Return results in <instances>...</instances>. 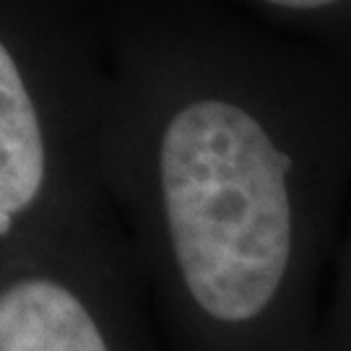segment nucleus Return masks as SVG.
Wrapping results in <instances>:
<instances>
[{
    "mask_svg": "<svg viewBox=\"0 0 351 351\" xmlns=\"http://www.w3.org/2000/svg\"><path fill=\"white\" fill-rule=\"evenodd\" d=\"M0 351H110V346L71 289L50 278H21L0 297Z\"/></svg>",
    "mask_w": 351,
    "mask_h": 351,
    "instance_id": "nucleus-2",
    "label": "nucleus"
},
{
    "mask_svg": "<svg viewBox=\"0 0 351 351\" xmlns=\"http://www.w3.org/2000/svg\"><path fill=\"white\" fill-rule=\"evenodd\" d=\"M47 172L45 138L37 107L11 50L0 47V234L8 237L13 219L29 208Z\"/></svg>",
    "mask_w": 351,
    "mask_h": 351,
    "instance_id": "nucleus-3",
    "label": "nucleus"
},
{
    "mask_svg": "<svg viewBox=\"0 0 351 351\" xmlns=\"http://www.w3.org/2000/svg\"><path fill=\"white\" fill-rule=\"evenodd\" d=\"M289 154L263 123L226 99L172 114L159 143V185L180 276L221 323H247L274 302L294 247Z\"/></svg>",
    "mask_w": 351,
    "mask_h": 351,
    "instance_id": "nucleus-1",
    "label": "nucleus"
}]
</instances>
